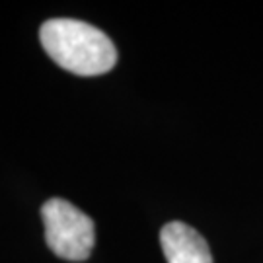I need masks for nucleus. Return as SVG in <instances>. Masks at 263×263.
Instances as JSON below:
<instances>
[{
    "instance_id": "nucleus-1",
    "label": "nucleus",
    "mask_w": 263,
    "mask_h": 263,
    "mask_svg": "<svg viewBox=\"0 0 263 263\" xmlns=\"http://www.w3.org/2000/svg\"><path fill=\"white\" fill-rule=\"evenodd\" d=\"M39 41L61 68L78 76H100L117 63V49L102 29L72 18L41 24Z\"/></svg>"
},
{
    "instance_id": "nucleus-2",
    "label": "nucleus",
    "mask_w": 263,
    "mask_h": 263,
    "mask_svg": "<svg viewBox=\"0 0 263 263\" xmlns=\"http://www.w3.org/2000/svg\"><path fill=\"white\" fill-rule=\"evenodd\" d=\"M49 250L66 261H86L96 242L94 220L65 199H49L41 207Z\"/></svg>"
},
{
    "instance_id": "nucleus-3",
    "label": "nucleus",
    "mask_w": 263,
    "mask_h": 263,
    "mask_svg": "<svg viewBox=\"0 0 263 263\" xmlns=\"http://www.w3.org/2000/svg\"><path fill=\"white\" fill-rule=\"evenodd\" d=\"M160 246L168 263H213L207 240L185 222H168L160 230Z\"/></svg>"
}]
</instances>
